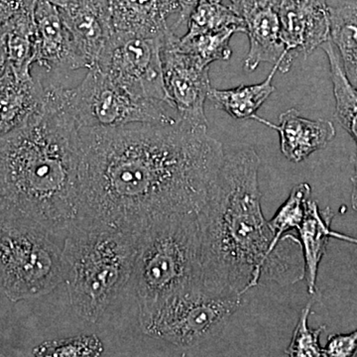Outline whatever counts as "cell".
<instances>
[{
	"label": "cell",
	"mask_w": 357,
	"mask_h": 357,
	"mask_svg": "<svg viewBox=\"0 0 357 357\" xmlns=\"http://www.w3.org/2000/svg\"><path fill=\"white\" fill-rule=\"evenodd\" d=\"M79 144L77 220L132 234L161 218L198 215L225 156L208 126L181 121L79 128Z\"/></svg>",
	"instance_id": "1"
},
{
	"label": "cell",
	"mask_w": 357,
	"mask_h": 357,
	"mask_svg": "<svg viewBox=\"0 0 357 357\" xmlns=\"http://www.w3.org/2000/svg\"><path fill=\"white\" fill-rule=\"evenodd\" d=\"M260 158L248 144L225 148L222 167L197 215L202 285L241 296L260 283L295 284L305 278L299 239L291 234L273 248L274 234L263 215Z\"/></svg>",
	"instance_id": "2"
},
{
	"label": "cell",
	"mask_w": 357,
	"mask_h": 357,
	"mask_svg": "<svg viewBox=\"0 0 357 357\" xmlns=\"http://www.w3.org/2000/svg\"><path fill=\"white\" fill-rule=\"evenodd\" d=\"M79 126L45 100L22 126L0 136V215L63 238L79 210Z\"/></svg>",
	"instance_id": "3"
},
{
	"label": "cell",
	"mask_w": 357,
	"mask_h": 357,
	"mask_svg": "<svg viewBox=\"0 0 357 357\" xmlns=\"http://www.w3.org/2000/svg\"><path fill=\"white\" fill-rule=\"evenodd\" d=\"M137 234L77 220L64 237L63 275L73 309L96 323L132 278Z\"/></svg>",
	"instance_id": "4"
},
{
	"label": "cell",
	"mask_w": 357,
	"mask_h": 357,
	"mask_svg": "<svg viewBox=\"0 0 357 357\" xmlns=\"http://www.w3.org/2000/svg\"><path fill=\"white\" fill-rule=\"evenodd\" d=\"M131 281L139 314L203 286L197 215L161 218L138 232Z\"/></svg>",
	"instance_id": "5"
},
{
	"label": "cell",
	"mask_w": 357,
	"mask_h": 357,
	"mask_svg": "<svg viewBox=\"0 0 357 357\" xmlns=\"http://www.w3.org/2000/svg\"><path fill=\"white\" fill-rule=\"evenodd\" d=\"M45 100L69 115L79 128H121L131 124H175L165 103L134 95L115 83L98 66L76 88L51 84Z\"/></svg>",
	"instance_id": "6"
},
{
	"label": "cell",
	"mask_w": 357,
	"mask_h": 357,
	"mask_svg": "<svg viewBox=\"0 0 357 357\" xmlns=\"http://www.w3.org/2000/svg\"><path fill=\"white\" fill-rule=\"evenodd\" d=\"M55 238L0 215V291L11 302L42 297L64 282L62 248Z\"/></svg>",
	"instance_id": "7"
},
{
	"label": "cell",
	"mask_w": 357,
	"mask_h": 357,
	"mask_svg": "<svg viewBox=\"0 0 357 357\" xmlns=\"http://www.w3.org/2000/svg\"><path fill=\"white\" fill-rule=\"evenodd\" d=\"M241 307L239 296L196 286L139 314L141 330L148 337L189 349L218 335Z\"/></svg>",
	"instance_id": "8"
},
{
	"label": "cell",
	"mask_w": 357,
	"mask_h": 357,
	"mask_svg": "<svg viewBox=\"0 0 357 357\" xmlns=\"http://www.w3.org/2000/svg\"><path fill=\"white\" fill-rule=\"evenodd\" d=\"M165 39L137 33L114 31L96 66L134 95L165 103L171 107L162 62Z\"/></svg>",
	"instance_id": "9"
},
{
	"label": "cell",
	"mask_w": 357,
	"mask_h": 357,
	"mask_svg": "<svg viewBox=\"0 0 357 357\" xmlns=\"http://www.w3.org/2000/svg\"><path fill=\"white\" fill-rule=\"evenodd\" d=\"M177 35L171 32L162 49L164 83L170 105L178 121L196 126H208L204 103L211 88L210 66L185 53L176 45Z\"/></svg>",
	"instance_id": "10"
},
{
	"label": "cell",
	"mask_w": 357,
	"mask_h": 357,
	"mask_svg": "<svg viewBox=\"0 0 357 357\" xmlns=\"http://www.w3.org/2000/svg\"><path fill=\"white\" fill-rule=\"evenodd\" d=\"M230 7L244 21L249 39V51L244 67L249 72L261 63L279 66L286 74L295 60L282 42L278 9L281 0H229Z\"/></svg>",
	"instance_id": "11"
},
{
	"label": "cell",
	"mask_w": 357,
	"mask_h": 357,
	"mask_svg": "<svg viewBox=\"0 0 357 357\" xmlns=\"http://www.w3.org/2000/svg\"><path fill=\"white\" fill-rule=\"evenodd\" d=\"M278 13L282 42L294 59L307 57L331 38L326 0H281Z\"/></svg>",
	"instance_id": "12"
},
{
	"label": "cell",
	"mask_w": 357,
	"mask_h": 357,
	"mask_svg": "<svg viewBox=\"0 0 357 357\" xmlns=\"http://www.w3.org/2000/svg\"><path fill=\"white\" fill-rule=\"evenodd\" d=\"M36 45L34 64L48 70L89 69L66 26L60 8L48 0H34Z\"/></svg>",
	"instance_id": "13"
},
{
	"label": "cell",
	"mask_w": 357,
	"mask_h": 357,
	"mask_svg": "<svg viewBox=\"0 0 357 357\" xmlns=\"http://www.w3.org/2000/svg\"><path fill=\"white\" fill-rule=\"evenodd\" d=\"M59 8L89 69L98 62L114 31L109 0H67Z\"/></svg>",
	"instance_id": "14"
},
{
	"label": "cell",
	"mask_w": 357,
	"mask_h": 357,
	"mask_svg": "<svg viewBox=\"0 0 357 357\" xmlns=\"http://www.w3.org/2000/svg\"><path fill=\"white\" fill-rule=\"evenodd\" d=\"M251 119L278 132L282 154L293 163H300L318 150L324 149L337 134L332 121L305 119L295 109L283 112L279 116L278 124L257 114L253 115Z\"/></svg>",
	"instance_id": "15"
},
{
	"label": "cell",
	"mask_w": 357,
	"mask_h": 357,
	"mask_svg": "<svg viewBox=\"0 0 357 357\" xmlns=\"http://www.w3.org/2000/svg\"><path fill=\"white\" fill-rule=\"evenodd\" d=\"M46 89L38 79L18 77L7 67L0 77V136L15 130L43 109Z\"/></svg>",
	"instance_id": "16"
},
{
	"label": "cell",
	"mask_w": 357,
	"mask_h": 357,
	"mask_svg": "<svg viewBox=\"0 0 357 357\" xmlns=\"http://www.w3.org/2000/svg\"><path fill=\"white\" fill-rule=\"evenodd\" d=\"M114 31L165 39L172 28L167 20L178 14L177 0H109Z\"/></svg>",
	"instance_id": "17"
},
{
	"label": "cell",
	"mask_w": 357,
	"mask_h": 357,
	"mask_svg": "<svg viewBox=\"0 0 357 357\" xmlns=\"http://www.w3.org/2000/svg\"><path fill=\"white\" fill-rule=\"evenodd\" d=\"M335 213L330 208L319 210V204L310 199L306 204L304 218L299 229L300 243L302 248L305 264V278L307 281V293L314 295L317 292V281L319 264L326 255V246L331 237L352 241L349 237L335 234L331 229Z\"/></svg>",
	"instance_id": "18"
},
{
	"label": "cell",
	"mask_w": 357,
	"mask_h": 357,
	"mask_svg": "<svg viewBox=\"0 0 357 357\" xmlns=\"http://www.w3.org/2000/svg\"><path fill=\"white\" fill-rule=\"evenodd\" d=\"M33 9L34 0H22L6 21L8 66L18 77L30 76L34 64L36 26Z\"/></svg>",
	"instance_id": "19"
},
{
	"label": "cell",
	"mask_w": 357,
	"mask_h": 357,
	"mask_svg": "<svg viewBox=\"0 0 357 357\" xmlns=\"http://www.w3.org/2000/svg\"><path fill=\"white\" fill-rule=\"evenodd\" d=\"M277 70H279V66L273 65L269 76L260 84L250 86L241 84L229 89L211 88L208 98L215 109L227 112L236 121L251 119L274 93L275 86L272 81Z\"/></svg>",
	"instance_id": "20"
},
{
	"label": "cell",
	"mask_w": 357,
	"mask_h": 357,
	"mask_svg": "<svg viewBox=\"0 0 357 357\" xmlns=\"http://www.w3.org/2000/svg\"><path fill=\"white\" fill-rule=\"evenodd\" d=\"M331 41L347 79L357 89V1L330 7Z\"/></svg>",
	"instance_id": "21"
},
{
	"label": "cell",
	"mask_w": 357,
	"mask_h": 357,
	"mask_svg": "<svg viewBox=\"0 0 357 357\" xmlns=\"http://www.w3.org/2000/svg\"><path fill=\"white\" fill-rule=\"evenodd\" d=\"M321 47L330 62L331 77L335 100V115L340 126L356 142L357 159V89L347 79L337 49L331 39Z\"/></svg>",
	"instance_id": "22"
},
{
	"label": "cell",
	"mask_w": 357,
	"mask_h": 357,
	"mask_svg": "<svg viewBox=\"0 0 357 357\" xmlns=\"http://www.w3.org/2000/svg\"><path fill=\"white\" fill-rule=\"evenodd\" d=\"M187 23L185 35L189 36L230 28L246 33L243 18L230 6H223L222 2L210 0H202L190 15Z\"/></svg>",
	"instance_id": "23"
},
{
	"label": "cell",
	"mask_w": 357,
	"mask_h": 357,
	"mask_svg": "<svg viewBox=\"0 0 357 357\" xmlns=\"http://www.w3.org/2000/svg\"><path fill=\"white\" fill-rule=\"evenodd\" d=\"M312 188L307 183H300L293 188L271 220H268L274 234L273 248L283 245L293 229H299L305 215L307 202L311 199Z\"/></svg>",
	"instance_id": "24"
},
{
	"label": "cell",
	"mask_w": 357,
	"mask_h": 357,
	"mask_svg": "<svg viewBox=\"0 0 357 357\" xmlns=\"http://www.w3.org/2000/svg\"><path fill=\"white\" fill-rule=\"evenodd\" d=\"M239 30H220L217 32L202 33V34L184 35L176 38V45L180 50L199 58L204 64L210 66L215 61L229 60L232 55L230 39Z\"/></svg>",
	"instance_id": "25"
},
{
	"label": "cell",
	"mask_w": 357,
	"mask_h": 357,
	"mask_svg": "<svg viewBox=\"0 0 357 357\" xmlns=\"http://www.w3.org/2000/svg\"><path fill=\"white\" fill-rule=\"evenodd\" d=\"M312 302L307 303L306 307L301 311L297 326L294 330L292 340L286 356L290 357H319L325 356L324 347L319 344V337L326 328L321 326L318 328H311L309 326V318L312 314Z\"/></svg>",
	"instance_id": "26"
},
{
	"label": "cell",
	"mask_w": 357,
	"mask_h": 357,
	"mask_svg": "<svg viewBox=\"0 0 357 357\" xmlns=\"http://www.w3.org/2000/svg\"><path fill=\"white\" fill-rule=\"evenodd\" d=\"M103 345L96 335H79L44 342L33 349L34 356H98Z\"/></svg>",
	"instance_id": "27"
},
{
	"label": "cell",
	"mask_w": 357,
	"mask_h": 357,
	"mask_svg": "<svg viewBox=\"0 0 357 357\" xmlns=\"http://www.w3.org/2000/svg\"><path fill=\"white\" fill-rule=\"evenodd\" d=\"M325 356L354 357L357 356V330L351 333H340L328 337L324 347Z\"/></svg>",
	"instance_id": "28"
},
{
	"label": "cell",
	"mask_w": 357,
	"mask_h": 357,
	"mask_svg": "<svg viewBox=\"0 0 357 357\" xmlns=\"http://www.w3.org/2000/svg\"><path fill=\"white\" fill-rule=\"evenodd\" d=\"M202 0H177L178 6V20L175 27L177 28L183 23H187L194 9ZM210 1L222 2V0H210Z\"/></svg>",
	"instance_id": "29"
},
{
	"label": "cell",
	"mask_w": 357,
	"mask_h": 357,
	"mask_svg": "<svg viewBox=\"0 0 357 357\" xmlns=\"http://www.w3.org/2000/svg\"><path fill=\"white\" fill-rule=\"evenodd\" d=\"M8 67V48H7V28L6 22L0 24V77Z\"/></svg>",
	"instance_id": "30"
},
{
	"label": "cell",
	"mask_w": 357,
	"mask_h": 357,
	"mask_svg": "<svg viewBox=\"0 0 357 357\" xmlns=\"http://www.w3.org/2000/svg\"><path fill=\"white\" fill-rule=\"evenodd\" d=\"M351 206L357 213V159L354 160V173L351 178Z\"/></svg>",
	"instance_id": "31"
},
{
	"label": "cell",
	"mask_w": 357,
	"mask_h": 357,
	"mask_svg": "<svg viewBox=\"0 0 357 357\" xmlns=\"http://www.w3.org/2000/svg\"><path fill=\"white\" fill-rule=\"evenodd\" d=\"M48 1L52 2V3L55 4V6H57L58 7H62L63 6H65L67 0H48Z\"/></svg>",
	"instance_id": "32"
}]
</instances>
